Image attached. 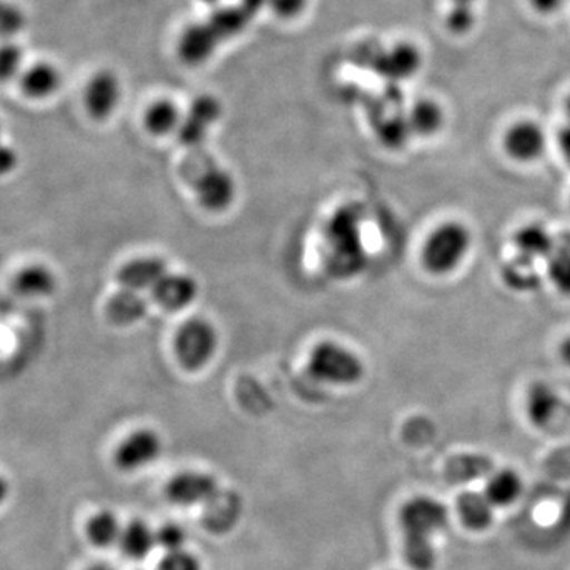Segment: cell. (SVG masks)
<instances>
[{
	"instance_id": "40",
	"label": "cell",
	"mask_w": 570,
	"mask_h": 570,
	"mask_svg": "<svg viewBox=\"0 0 570 570\" xmlns=\"http://www.w3.org/2000/svg\"><path fill=\"white\" fill-rule=\"evenodd\" d=\"M88 570H111V569L108 568V566L99 564V566H94V568L88 569Z\"/></svg>"
},
{
	"instance_id": "25",
	"label": "cell",
	"mask_w": 570,
	"mask_h": 570,
	"mask_svg": "<svg viewBox=\"0 0 570 570\" xmlns=\"http://www.w3.org/2000/svg\"><path fill=\"white\" fill-rule=\"evenodd\" d=\"M493 474L491 461L480 455H461L453 459L445 469L450 482L466 483Z\"/></svg>"
},
{
	"instance_id": "37",
	"label": "cell",
	"mask_w": 570,
	"mask_h": 570,
	"mask_svg": "<svg viewBox=\"0 0 570 570\" xmlns=\"http://www.w3.org/2000/svg\"><path fill=\"white\" fill-rule=\"evenodd\" d=\"M560 355L562 362L566 363L570 367V336L566 337L564 341H562L561 347H560Z\"/></svg>"
},
{
	"instance_id": "11",
	"label": "cell",
	"mask_w": 570,
	"mask_h": 570,
	"mask_svg": "<svg viewBox=\"0 0 570 570\" xmlns=\"http://www.w3.org/2000/svg\"><path fill=\"white\" fill-rule=\"evenodd\" d=\"M170 273L167 262L156 255L132 258L119 269L116 279L119 287L134 292H151L156 284Z\"/></svg>"
},
{
	"instance_id": "10",
	"label": "cell",
	"mask_w": 570,
	"mask_h": 570,
	"mask_svg": "<svg viewBox=\"0 0 570 570\" xmlns=\"http://www.w3.org/2000/svg\"><path fill=\"white\" fill-rule=\"evenodd\" d=\"M154 303L168 313L187 309L198 296V283L184 273H167L153 288Z\"/></svg>"
},
{
	"instance_id": "31",
	"label": "cell",
	"mask_w": 570,
	"mask_h": 570,
	"mask_svg": "<svg viewBox=\"0 0 570 570\" xmlns=\"http://www.w3.org/2000/svg\"><path fill=\"white\" fill-rule=\"evenodd\" d=\"M159 570H202V568L194 554L187 553L186 550H179L165 554Z\"/></svg>"
},
{
	"instance_id": "21",
	"label": "cell",
	"mask_w": 570,
	"mask_h": 570,
	"mask_svg": "<svg viewBox=\"0 0 570 570\" xmlns=\"http://www.w3.org/2000/svg\"><path fill=\"white\" fill-rule=\"evenodd\" d=\"M156 546V531H153L145 521L134 520L124 527L119 547L130 560H145Z\"/></svg>"
},
{
	"instance_id": "14",
	"label": "cell",
	"mask_w": 570,
	"mask_h": 570,
	"mask_svg": "<svg viewBox=\"0 0 570 570\" xmlns=\"http://www.w3.org/2000/svg\"><path fill=\"white\" fill-rule=\"evenodd\" d=\"M61 82V71L50 62L32 63L20 75L22 94L33 100H43L55 96Z\"/></svg>"
},
{
	"instance_id": "27",
	"label": "cell",
	"mask_w": 570,
	"mask_h": 570,
	"mask_svg": "<svg viewBox=\"0 0 570 570\" xmlns=\"http://www.w3.org/2000/svg\"><path fill=\"white\" fill-rule=\"evenodd\" d=\"M502 277H504L505 284L515 288V291H531L540 281L534 262L527 261V258L519 257V255H517L515 261L509 262L504 266Z\"/></svg>"
},
{
	"instance_id": "36",
	"label": "cell",
	"mask_w": 570,
	"mask_h": 570,
	"mask_svg": "<svg viewBox=\"0 0 570 570\" xmlns=\"http://www.w3.org/2000/svg\"><path fill=\"white\" fill-rule=\"evenodd\" d=\"M14 165H17V154H14V151H10V149H3V153H2L3 174H7V171L11 170V168H14Z\"/></svg>"
},
{
	"instance_id": "17",
	"label": "cell",
	"mask_w": 570,
	"mask_h": 570,
	"mask_svg": "<svg viewBox=\"0 0 570 570\" xmlns=\"http://www.w3.org/2000/svg\"><path fill=\"white\" fill-rule=\"evenodd\" d=\"M13 287L26 298H47L55 294L58 279L48 266L28 265L14 276Z\"/></svg>"
},
{
	"instance_id": "38",
	"label": "cell",
	"mask_w": 570,
	"mask_h": 570,
	"mask_svg": "<svg viewBox=\"0 0 570 570\" xmlns=\"http://www.w3.org/2000/svg\"><path fill=\"white\" fill-rule=\"evenodd\" d=\"M453 6H468L472 7V3L475 2V0H452Z\"/></svg>"
},
{
	"instance_id": "19",
	"label": "cell",
	"mask_w": 570,
	"mask_h": 570,
	"mask_svg": "<svg viewBox=\"0 0 570 570\" xmlns=\"http://www.w3.org/2000/svg\"><path fill=\"white\" fill-rule=\"evenodd\" d=\"M181 110L178 105L170 99L154 100L145 111L146 130L154 137H165L174 132H179L183 124Z\"/></svg>"
},
{
	"instance_id": "7",
	"label": "cell",
	"mask_w": 570,
	"mask_h": 570,
	"mask_svg": "<svg viewBox=\"0 0 570 570\" xmlns=\"http://www.w3.org/2000/svg\"><path fill=\"white\" fill-rule=\"evenodd\" d=\"M121 96L122 88L119 78L112 71L100 70L92 75L91 80L86 85L82 102L94 119L105 121L118 108Z\"/></svg>"
},
{
	"instance_id": "3",
	"label": "cell",
	"mask_w": 570,
	"mask_h": 570,
	"mask_svg": "<svg viewBox=\"0 0 570 570\" xmlns=\"http://www.w3.org/2000/svg\"><path fill=\"white\" fill-rule=\"evenodd\" d=\"M449 509L438 499L415 497L400 510L404 547H433V538L448 528Z\"/></svg>"
},
{
	"instance_id": "6",
	"label": "cell",
	"mask_w": 570,
	"mask_h": 570,
	"mask_svg": "<svg viewBox=\"0 0 570 570\" xmlns=\"http://www.w3.org/2000/svg\"><path fill=\"white\" fill-rule=\"evenodd\" d=\"M502 146L505 154L517 163H535L546 153L547 134L539 122L521 119L505 130Z\"/></svg>"
},
{
	"instance_id": "26",
	"label": "cell",
	"mask_w": 570,
	"mask_h": 570,
	"mask_svg": "<svg viewBox=\"0 0 570 570\" xmlns=\"http://www.w3.org/2000/svg\"><path fill=\"white\" fill-rule=\"evenodd\" d=\"M122 531L124 527L119 523L118 517L108 510L96 513L88 523V538L91 539L94 546L102 547V549L119 543Z\"/></svg>"
},
{
	"instance_id": "29",
	"label": "cell",
	"mask_w": 570,
	"mask_h": 570,
	"mask_svg": "<svg viewBox=\"0 0 570 570\" xmlns=\"http://www.w3.org/2000/svg\"><path fill=\"white\" fill-rule=\"evenodd\" d=\"M475 13L472 7L453 6L448 14V28L456 36H463L474 28Z\"/></svg>"
},
{
	"instance_id": "22",
	"label": "cell",
	"mask_w": 570,
	"mask_h": 570,
	"mask_svg": "<svg viewBox=\"0 0 570 570\" xmlns=\"http://www.w3.org/2000/svg\"><path fill=\"white\" fill-rule=\"evenodd\" d=\"M523 482L513 469L493 472L487 482L485 494L497 508L513 504L521 497Z\"/></svg>"
},
{
	"instance_id": "39",
	"label": "cell",
	"mask_w": 570,
	"mask_h": 570,
	"mask_svg": "<svg viewBox=\"0 0 570 570\" xmlns=\"http://www.w3.org/2000/svg\"><path fill=\"white\" fill-rule=\"evenodd\" d=\"M564 112H566V118H568V122L570 124V94H569L568 99H566V102H564Z\"/></svg>"
},
{
	"instance_id": "30",
	"label": "cell",
	"mask_w": 570,
	"mask_h": 570,
	"mask_svg": "<svg viewBox=\"0 0 570 570\" xmlns=\"http://www.w3.org/2000/svg\"><path fill=\"white\" fill-rule=\"evenodd\" d=\"M0 71H2L3 80L21 75L22 71V52L21 48L14 43L3 45L2 52H0Z\"/></svg>"
},
{
	"instance_id": "32",
	"label": "cell",
	"mask_w": 570,
	"mask_h": 570,
	"mask_svg": "<svg viewBox=\"0 0 570 570\" xmlns=\"http://www.w3.org/2000/svg\"><path fill=\"white\" fill-rule=\"evenodd\" d=\"M309 0H268L269 9L283 20H294L306 10Z\"/></svg>"
},
{
	"instance_id": "16",
	"label": "cell",
	"mask_w": 570,
	"mask_h": 570,
	"mask_svg": "<svg viewBox=\"0 0 570 570\" xmlns=\"http://www.w3.org/2000/svg\"><path fill=\"white\" fill-rule=\"evenodd\" d=\"M146 314H148V302L140 292L121 288L108 299L107 316L115 325L130 326L137 324Z\"/></svg>"
},
{
	"instance_id": "23",
	"label": "cell",
	"mask_w": 570,
	"mask_h": 570,
	"mask_svg": "<svg viewBox=\"0 0 570 570\" xmlns=\"http://www.w3.org/2000/svg\"><path fill=\"white\" fill-rule=\"evenodd\" d=\"M547 272L557 291L570 296V235H562L554 243L553 253L547 258Z\"/></svg>"
},
{
	"instance_id": "5",
	"label": "cell",
	"mask_w": 570,
	"mask_h": 570,
	"mask_svg": "<svg viewBox=\"0 0 570 570\" xmlns=\"http://www.w3.org/2000/svg\"><path fill=\"white\" fill-rule=\"evenodd\" d=\"M198 204L206 212L223 213L230 208L236 197L234 175L219 165H208L194 181Z\"/></svg>"
},
{
	"instance_id": "4",
	"label": "cell",
	"mask_w": 570,
	"mask_h": 570,
	"mask_svg": "<svg viewBox=\"0 0 570 570\" xmlns=\"http://www.w3.org/2000/svg\"><path fill=\"white\" fill-rule=\"evenodd\" d=\"M219 346L216 326L204 317L184 322L176 332L174 351L179 365L187 371H198L212 362Z\"/></svg>"
},
{
	"instance_id": "33",
	"label": "cell",
	"mask_w": 570,
	"mask_h": 570,
	"mask_svg": "<svg viewBox=\"0 0 570 570\" xmlns=\"http://www.w3.org/2000/svg\"><path fill=\"white\" fill-rule=\"evenodd\" d=\"M24 26V17H22L21 10L11 3H3L2 9V32L6 37L17 36Z\"/></svg>"
},
{
	"instance_id": "24",
	"label": "cell",
	"mask_w": 570,
	"mask_h": 570,
	"mask_svg": "<svg viewBox=\"0 0 570 570\" xmlns=\"http://www.w3.org/2000/svg\"><path fill=\"white\" fill-rule=\"evenodd\" d=\"M560 409V397L547 385H535L528 395V417L535 426H547Z\"/></svg>"
},
{
	"instance_id": "20",
	"label": "cell",
	"mask_w": 570,
	"mask_h": 570,
	"mask_svg": "<svg viewBox=\"0 0 570 570\" xmlns=\"http://www.w3.org/2000/svg\"><path fill=\"white\" fill-rule=\"evenodd\" d=\"M407 122L411 132L420 137H433L444 127V108L433 99H420L409 110Z\"/></svg>"
},
{
	"instance_id": "18",
	"label": "cell",
	"mask_w": 570,
	"mask_h": 570,
	"mask_svg": "<svg viewBox=\"0 0 570 570\" xmlns=\"http://www.w3.org/2000/svg\"><path fill=\"white\" fill-rule=\"evenodd\" d=\"M459 515L464 527L472 531L489 530L494 520V508L485 493L466 491L459 498Z\"/></svg>"
},
{
	"instance_id": "1",
	"label": "cell",
	"mask_w": 570,
	"mask_h": 570,
	"mask_svg": "<svg viewBox=\"0 0 570 570\" xmlns=\"http://www.w3.org/2000/svg\"><path fill=\"white\" fill-rule=\"evenodd\" d=\"M471 246L472 236L466 225L448 220L428 235L422 247V264L431 275H450L466 261Z\"/></svg>"
},
{
	"instance_id": "9",
	"label": "cell",
	"mask_w": 570,
	"mask_h": 570,
	"mask_svg": "<svg viewBox=\"0 0 570 570\" xmlns=\"http://www.w3.org/2000/svg\"><path fill=\"white\" fill-rule=\"evenodd\" d=\"M220 115H223V107L219 100L209 96L198 97L194 100L189 112L184 116L178 132L179 141L187 148H197L205 141L213 124L219 121Z\"/></svg>"
},
{
	"instance_id": "15",
	"label": "cell",
	"mask_w": 570,
	"mask_h": 570,
	"mask_svg": "<svg viewBox=\"0 0 570 570\" xmlns=\"http://www.w3.org/2000/svg\"><path fill=\"white\" fill-rule=\"evenodd\" d=\"M554 243H557V239L540 224L523 225L513 236L517 255L534 262V264L550 257V254L553 253Z\"/></svg>"
},
{
	"instance_id": "34",
	"label": "cell",
	"mask_w": 570,
	"mask_h": 570,
	"mask_svg": "<svg viewBox=\"0 0 570 570\" xmlns=\"http://www.w3.org/2000/svg\"><path fill=\"white\" fill-rule=\"evenodd\" d=\"M566 0H530L531 9L540 17H551L558 13L564 6Z\"/></svg>"
},
{
	"instance_id": "8",
	"label": "cell",
	"mask_w": 570,
	"mask_h": 570,
	"mask_svg": "<svg viewBox=\"0 0 570 570\" xmlns=\"http://www.w3.org/2000/svg\"><path fill=\"white\" fill-rule=\"evenodd\" d=\"M163 439L153 430H137L116 449V464L122 471H137L159 459Z\"/></svg>"
},
{
	"instance_id": "13",
	"label": "cell",
	"mask_w": 570,
	"mask_h": 570,
	"mask_svg": "<svg viewBox=\"0 0 570 570\" xmlns=\"http://www.w3.org/2000/svg\"><path fill=\"white\" fill-rule=\"evenodd\" d=\"M422 52L412 43H396L382 55L379 70L385 78L404 81L414 77L422 67Z\"/></svg>"
},
{
	"instance_id": "41",
	"label": "cell",
	"mask_w": 570,
	"mask_h": 570,
	"mask_svg": "<svg viewBox=\"0 0 570 570\" xmlns=\"http://www.w3.org/2000/svg\"><path fill=\"white\" fill-rule=\"evenodd\" d=\"M200 2H205V3H217V2H219V0H200Z\"/></svg>"
},
{
	"instance_id": "12",
	"label": "cell",
	"mask_w": 570,
	"mask_h": 570,
	"mask_svg": "<svg viewBox=\"0 0 570 570\" xmlns=\"http://www.w3.org/2000/svg\"><path fill=\"white\" fill-rule=\"evenodd\" d=\"M216 493V480L204 472L184 471L181 474H176L167 485L168 498L179 505L208 502Z\"/></svg>"
},
{
	"instance_id": "2",
	"label": "cell",
	"mask_w": 570,
	"mask_h": 570,
	"mask_svg": "<svg viewBox=\"0 0 570 570\" xmlns=\"http://www.w3.org/2000/svg\"><path fill=\"white\" fill-rule=\"evenodd\" d=\"M311 376L325 384L351 387L365 376V363L352 348L336 341H322L307 360Z\"/></svg>"
},
{
	"instance_id": "28",
	"label": "cell",
	"mask_w": 570,
	"mask_h": 570,
	"mask_svg": "<svg viewBox=\"0 0 570 570\" xmlns=\"http://www.w3.org/2000/svg\"><path fill=\"white\" fill-rule=\"evenodd\" d=\"M157 546L163 547L167 553L184 550L186 546L187 534L183 527L176 523H167L156 531Z\"/></svg>"
},
{
	"instance_id": "35",
	"label": "cell",
	"mask_w": 570,
	"mask_h": 570,
	"mask_svg": "<svg viewBox=\"0 0 570 570\" xmlns=\"http://www.w3.org/2000/svg\"><path fill=\"white\" fill-rule=\"evenodd\" d=\"M558 146H560V151L562 157H564L566 163L569 164L570 167V124H566L564 127L558 132Z\"/></svg>"
}]
</instances>
